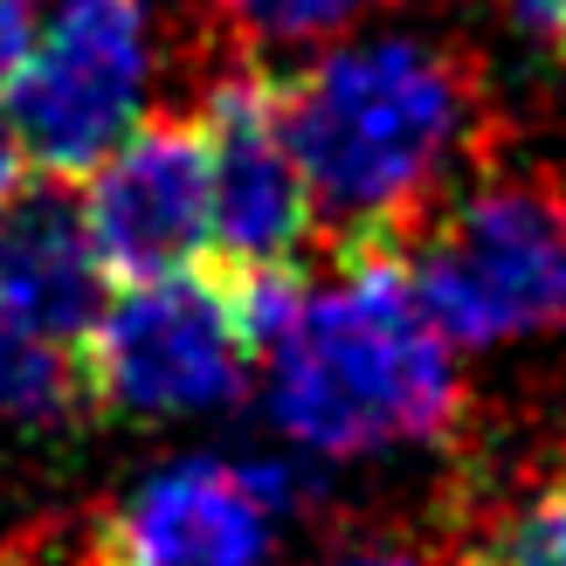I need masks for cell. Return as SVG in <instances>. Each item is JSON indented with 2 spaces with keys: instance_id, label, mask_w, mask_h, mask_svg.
I'll return each mask as SVG.
<instances>
[{
  "instance_id": "cell-1",
  "label": "cell",
  "mask_w": 566,
  "mask_h": 566,
  "mask_svg": "<svg viewBox=\"0 0 566 566\" xmlns=\"http://www.w3.org/2000/svg\"><path fill=\"white\" fill-rule=\"evenodd\" d=\"M283 138L332 263L408 242L504 153L484 55L463 35H374L276 83Z\"/></svg>"
},
{
  "instance_id": "cell-2",
  "label": "cell",
  "mask_w": 566,
  "mask_h": 566,
  "mask_svg": "<svg viewBox=\"0 0 566 566\" xmlns=\"http://www.w3.org/2000/svg\"><path fill=\"white\" fill-rule=\"evenodd\" d=\"M270 421L311 457L429 442L457 421L449 338L415 297L401 256H353L325 291H304L297 318L263 353Z\"/></svg>"
},
{
  "instance_id": "cell-3",
  "label": "cell",
  "mask_w": 566,
  "mask_h": 566,
  "mask_svg": "<svg viewBox=\"0 0 566 566\" xmlns=\"http://www.w3.org/2000/svg\"><path fill=\"white\" fill-rule=\"evenodd\" d=\"M421 311L457 346L566 332V174L476 180L408 242Z\"/></svg>"
},
{
  "instance_id": "cell-4",
  "label": "cell",
  "mask_w": 566,
  "mask_h": 566,
  "mask_svg": "<svg viewBox=\"0 0 566 566\" xmlns=\"http://www.w3.org/2000/svg\"><path fill=\"white\" fill-rule=\"evenodd\" d=\"M174 0H63L8 83V132L42 180H91L138 125Z\"/></svg>"
},
{
  "instance_id": "cell-5",
  "label": "cell",
  "mask_w": 566,
  "mask_h": 566,
  "mask_svg": "<svg viewBox=\"0 0 566 566\" xmlns=\"http://www.w3.org/2000/svg\"><path fill=\"white\" fill-rule=\"evenodd\" d=\"M249 359H256V346L242 338L229 276L214 263L125 283V297L104 304L76 346L91 415H132V421L229 408L249 387Z\"/></svg>"
},
{
  "instance_id": "cell-6",
  "label": "cell",
  "mask_w": 566,
  "mask_h": 566,
  "mask_svg": "<svg viewBox=\"0 0 566 566\" xmlns=\"http://www.w3.org/2000/svg\"><path fill=\"white\" fill-rule=\"evenodd\" d=\"M297 504L304 476L291 463L180 457L76 532V566H270Z\"/></svg>"
},
{
  "instance_id": "cell-7",
  "label": "cell",
  "mask_w": 566,
  "mask_h": 566,
  "mask_svg": "<svg viewBox=\"0 0 566 566\" xmlns=\"http://www.w3.org/2000/svg\"><path fill=\"white\" fill-rule=\"evenodd\" d=\"M193 118L208 138V187H214L208 263L297 270L318 229H311V193L291 159V138H283L276 76L263 63H221Z\"/></svg>"
},
{
  "instance_id": "cell-8",
  "label": "cell",
  "mask_w": 566,
  "mask_h": 566,
  "mask_svg": "<svg viewBox=\"0 0 566 566\" xmlns=\"http://www.w3.org/2000/svg\"><path fill=\"white\" fill-rule=\"evenodd\" d=\"M83 235H91L104 276L146 283L201 263L214 229V187H208V138L193 111H159L132 125L125 146L83 180Z\"/></svg>"
},
{
  "instance_id": "cell-9",
  "label": "cell",
  "mask_w": 566,
  "mask_h": 566,
  "mask_svg": "<svg viewBox=\"0 0 566 566\" xmlns=\"http://www.w3.org/2000/svg\"><path fill=\"white\" fill-rule=\"evenodd\" d=\"M0 311L55 346H83L104 311V263L63 180L21 187L0 214Z\"/></svg>"
},
{
  "instance_id": "cell-10",
  "label": "cell",
  "mask_w": 566,
  "mask_h": 566,
  "mask_svg": "<svg viewBox=\"0 0 566 566\" xmlns=\"http://www.w3.org/2000/svg\"><path fill=\"white\" fill-rule=\"evenodd\" d=\"M180 28L193 35V55L208 63H256L270 49H304L346 35L359 14L394 8V0H174Z\"/></svg>"
},
{
  "instance_id": "cell-11",
  "label": "cell",
  "mask_w": 566,
  "mask_h": 566,
  "mask_svg": "<svg viewBox=\"0 0 566 566\" xmlns=\"http://www.w3.org/2000/svg\"><path fill=\"white\" fill-rule=\"evenodd\" d=\"M0 415L21 429H63V421L91 415L76 346H55L8 311H0Z\"/></svg>"
},
{
  "instance_id": "cell-12",
  "label": "cell",
  "mask_w": 566,
  "mask_h": 566,
  "mask_svg": "<svg viewBox=\"0 0 566 566\" xmlns=\"http://www.w3.org/2000/svg\"><path fill=\"white\" fill-rule=\"evenodd\" d=\"M484 566H566V476L546 491H532L525 504H512L497 525L484 553Z\"/></svg>"
},
{
  "instance_id": "cell-13",
  "label": "cell",
  "mask_w": 566,
  "mask_h": 566,
  "mask_svg": "<svg viewBox=\"0 0 566 566\" xmlns=\"http://www.w3.org/2000/svg\"><path fill=\"white\" fill-rule=\"evenodd\" d=\"M491 8H497L504 28H518L532 49L553 55V63L566 70V0H491Z\"/></svg>"
},
{
  "instance_id": "cell-14",
  "label": "cell",
  "mask_w": 566,
  "mask_h": 566,
  "mask_svg": "<svg viewBox=\"0 0 566 566\" xmlns=\"http://www.w3.org/2000/svg\"><path fill=\"white\" fill-rule=\"evenodd\" d=\"M28 42H35V0H0V91L14 83Z\"/></svg>"
},
{
  "instance_id": "cell-15",
  "label": "cell",
  "mask_w": 566,
  "mask_h": 566,
  "mask_svg": "<svg viewBox=\"0 0 566 566\" xmlns=\"http://www.w3.org/2000/svg\"><path fill=\"white\" fill-rule=\"evenodd\" d=\"M325 566H429V559H415V553H401V546H353V553H338V559H325Z\"/></svg>"
},
{
  "instance_id": "cell-16",
  "label": "cell",
  "mask_w": 566,
  "mask_h": 566,
  "mask_svg": "<svg viewBox=\"0 0 566 566\" xmlns=\"http://www.w3.org/2000/svg\"><path fill=\"white\" fill-rule=\"evenodd\" d=\"M21 146H14V132L8 125H0V214H8V201H14V193H21Z\"/></svg>"
},
{
  "instance_id": "cell-17",
  "label": "cell",
  "mask_w": 566,
  "mask_h": 566,
  "mask_svg": "<svg viewBox=\"0 0 566 566\" xmlns=\"http://www.w3.org/2000/svg\"><path fill=\"white\" fill-rule=\"evenodd\" d=\"M476 566H484V559H476Z\"/></svg>"
}]
</instances>
